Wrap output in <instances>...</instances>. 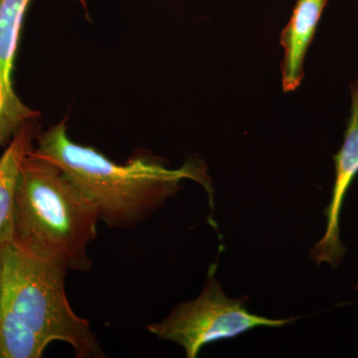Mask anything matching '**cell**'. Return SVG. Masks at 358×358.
<instances>
[{"label":"cell","instance_id":"obj_1","mask_svg":"<svg viewBox=\"0 0 358 358\" xmlns=\"http://www.w3.org/2000/svg\"><path fill=\"white\" fill-rule=\"evenodd\" d=\"M68 271L16 240L0 243V358H41L55 341L77 358L106 357L68 300Z\"/></svg>","mask_w":358,"mask_h":358},{"label":"cell","instance_id":"obj_2","mask_svg":"<svg viewBox=\"0 0 358 358\" xmlns=\"http://www.w3.org/2000/svg\"><path fill=\"white\" fill-rule=\"evenodd\" d=\"M35 150L60 167L112 229L138 227L178 192L183 180L196 181L210 192V178L200 160L192 159L173 169L141 150L126 164H117L96 148L71 141L66 120L41 131Z\"/></svg>","mask_w":358,"mask_h":358},{"label":"cell","instance_id":"obj_3","mask_svg":"<svg viewBox=\"0 0 358 358\" xmlns=\"http://www.w3.org/2000/svg\"><path fill=\"white\" fill-rule=\"evenodd\" d=\"M98 209L60 167L34 150L23 162L13 206V239L68 270L92 268Z\"/></svg>","mask_w":358,"mask_h":358},{"label":"cell","instance_id":"obj_4","mask_svg":"<svg viewBox=\"0 0 358 358\" xmlns=\"http://www.w3.org/2000/svg\"><path fill=\"white\" fill-rule=\"evenodd\" d=\"M216 264L209 268L204 288L196 299L179 303L166 319L148 324V331L181 346L186 357L195 358L209 343L236 338L257 327H285L296 320L268 319L249 312L244 299L226 296L216 279Z\"/></svg>","mask_w":358,"mask_h":358},{"label":"cell","instance_id":"obj_5","mask_svg":"<svg viewBox=\"0 0 358 358\" xmlns=\"http://www.w3.org/2000/svg\"><path fill=\"white\" fill-rule=\"evenodd\" d=\"M32 0H0V148L7 145L26 121L40 113L21 102L13 85L21 30ZM87 11V0H77Z\"/></svg>","mask_w":358,"mask_h":358},{"label":"cell","instance_id":"obj_6","mask_svg":"<svg viewBox=\"0 0 358 358\" xmlns=\"http://www.w3.org/2000/svg\"><path fill=\"white\" fill-rule=\"evenodd\" d=\"M350 94L352 106L345 141L334 157L336 178L331 202L324 210L326 233L310 251V258L317 265L329 263L334 268L345 258V247L341 240L339 219L346 193L358 173V79L352 84Z\"/></svg>","mask_w":358,"mask_h":358},{"label":"cell","instance_id":"obj_7","mask_svg":"<svg viewBox=\"0 0 358 358\" xmlns=\"http://www.w3.org/2000/svg\"><path fill=\"white\" fill-rule=\"evenodd\" d=\"M329 0H296L288 24L281 33L284 59L282 62V89L292 92L305 76L303 64L320 17Z\"/></svg>","mask_w":358,"mask_h":358},{"label":"cell","instance_id":"obj_8","mask_svg":"<svg viewBox=\"0 0 358 358\" xmlns=\"http://www.w3.org/2000/svg\"><path fill=\"white\" fill-rule=\"evenodd\" d=\"M41 131L38 119L26 121L0 157V243L13 239L14 197L21 167L25 157L34 150Z\"/></svg>","mask_w":358,"mask_h":358},{"label":"cell","instance_id":"obj_9","mask_svg":"<svg viewBox=\"0 0 358 358\" xmlns=\"http://www.w3.org/2000/svg\"><path fill=\"white\" fill-rule=\"evenodd\" d=\"M357 289H358V285H357Z\"/></svg>","mask_w":358,"mask_h":358}]
</instances>
